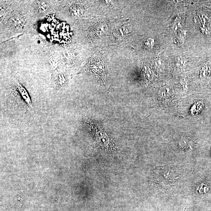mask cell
Wrapping results in <instances>:
<instances>
[{
  "label": "cell",
  "mask_w": 211,
  "mask_h": 211,
  "mask_svg": "<svg viewBox=\"0 0 211 211\" xmlns=\"http://www.w3.org/2000/svg\"><path fill=\"white\" fill-rule=\"evenodd\" d=\"M15 86V90L18 97L27 107L30 108H32V101L28 92L20 84H17Z\"/></svg>",
  "instance_id": "obj_1"
},
{
  "label": "cell",
  "mask_w": 211,
  "mask_h": 211,
  "mask_svg": "<svg viewBox=\"0 0 211 211\" xmlns=\"http://www.w3.org/2000/svg\"><path fill=\"white\" fill-rule=\"evenodd\" d=\"M63 75H58L56 79L57 85H59V87H64L65 85V78Z\"/></svg>",
  "instance_id": "obj_2"
}]
</instances>
